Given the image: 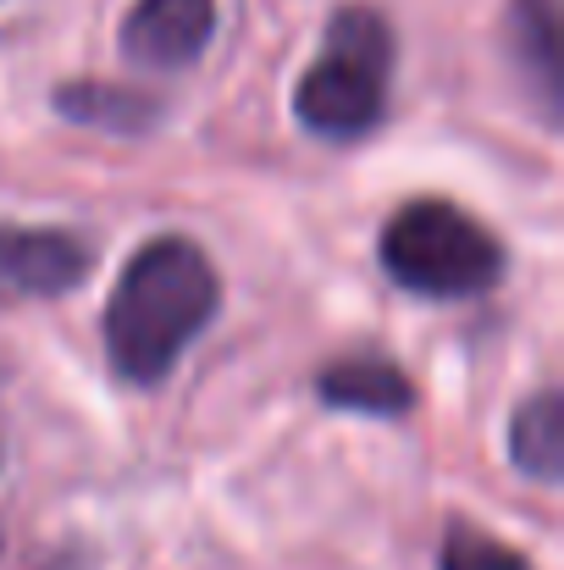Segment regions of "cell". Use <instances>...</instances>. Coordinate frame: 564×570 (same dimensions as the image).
Returning a JSON list of instances; mask_svg holds the SVG:
<instances>
[{
    "instance_id": "obj_1",
    "label": "cell",
    "mask_w": 564,
    "mask_h": 570,
    "mask_svg": "<svg viewBox=\"0 0 564 570\" xmlns=\"http://www.w3.org/2000/svg\"><path fill=\"white\" fill-rule=\"evenodd\" d=\"M221 277L210 255L184 238L161 233L139 244L106 299V361L128 387H156L178 372L184 350L216 322Z\"/></svg>"
},
{
    "instance_id": "obj_9",
    "label": "cell",
    "mask_w": 564,
    "mask_h": 570,
    "mask_svg": "<svg viewBox=\"0 0 564 570\" xmlns=\"http://www.w3.org/2000/svg\"><path fill=\"white\" fill-rule=\"evenodd\" d=\"M509 460H515L521 476H532L543 488H554L564 476V410L554 387L532 393L515 410V421H509Z\"/></svg>"
},
{
    "instance_id": "obj_5",
    "label": "cell",
    "mask_w": 564,
    "mask_h": 570,
    "mask_svg": "<svg viewBox=\"0 0 564 570\" xmlns=\"http://www.w3.org/2000/svg\"><path fill=\"white\" fill-rule=\"evenodd\" d=\"M216 33V0H133L122 17V56L133 67H194Z\"/></svg>"
},
{
    "instance_id": "obj_7",
    "label": "cell",
    "mask_w": 564,
    "mask_h": 570,
    "mask_svg": "<svg viewBox=\"0 0 564 570\" xmlns=\"http://www.w3.org/2000/svg\"><path fill=\"white\" fill-rule=\"evenodd\" d=\"M56 111L78 128H95V134H117V139H145L156 122H161V100L145 95V89H122V83H106V78H72L56 89Z\"/></svg>"
},
{
    "instance_id": "obj_3",
    "label": "cell",
    "mask_w": 564,
    "mask_h": 570,
    "mask_svg": "<svg viewBox=\"0 0 564 570\" xmlns=\"http://www.w3.org/2000/svg\"><path fill=\"white\" fill-rule=\"evenodd\" d=\"M393 78V28L376 6H338L327 22V45L294 89V117L316 139L355 145L376 134L387 111Z\"/></svg>"
},
{
    "instance_id": "obj_4",
    "label": "cell",
    "mask_w": 564,
    "mask_h": 570,
    "mask_svg": "<svg viewBox=\"0 0 564 570\" xmlns=\"http://www.w3.org/2000/svg\"><path fill=\"white\" fill-rule=\"evenodd\" d=\"M95 266V249L67 227H22L0 222V305L56 299L78 288Z\"/></svg>"
},
{
    "instance_id": "obj_6",
    "label": "cell",
    "mask_w": 564,
    "mask_h": 570,
    "mask_svg": "<svg viewBox=\"0 0 564 570\" xmlns=\"http://www.w3.org/2000/svg\"><path fill=\"white\" fill-rule=\"evenodd\" d=\"M316 393H321V404L349 410V415H409V404H415V382L404 377V366H393L382 355H344V361L321 366Z\"/></svg>"
},
{
    "instance_id": "obj_8",
    "label": "cell",
    "mask_w": 564,
    "mask_h": 570,
    "mask_svg": "<svg viewBox=\"0 0 564 570\" xmlns=\"http://www.w3.org/2000/svg\"><path fill=\"white\" fill-rule=\"evenodd\" d=\"M509 56L532 83L548 122H560V6L554 0H509Z\"/></svg>"
},
{
    "instance_id": "obj_2",
    "label": "cell",
    "mask_w": 564,
    "mask_h": 570,
    "mask_svg": "<svg viewBox=\"0 0 564 570\" xmlns=\"http://www.w3.org/2000/svg\"><path fill=\"white\" fill-rule=\"evenodd\" d=\"M376 255L382 272L420 299H476L509 266L493 227H482L454 199H404L382 222Z\"/></svg>"
},
{
    "instance_id": "obj_11",
    "label": "cell",
    "mask_w": 564,
    "mask_h": 570,
    "mask_svg": "<svg viewBox=\"0 0 564 570\" xmlns=\"http://www.w3.org/2000/svg\"><path fill=\"white\" fill-rule=\"evenodd\" d=\"M33 570H89L78 554H56V560H44V566H33Z\"/></svg>"
},
{
    "instance_id": "obj_10",
    "label": "cell",
    "mask_w": 564,
    "mask_h": 570,
    "mask_svg": "<svg viewBox=\"0 0 564 570\" xmlns=\"http://www.w3.org/2000/svg\"><path fill=\"white\" fill-rule=\"evenodd\" d=\"M437 570H532L526 554H515L504 538L471 527V521H454L443 532V549H437Z\"/></svg>"
}]
</instances>
